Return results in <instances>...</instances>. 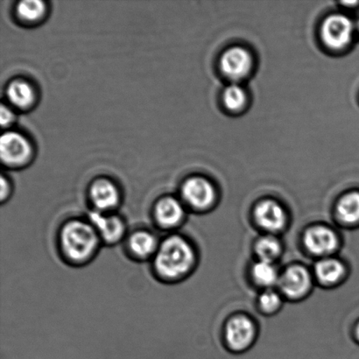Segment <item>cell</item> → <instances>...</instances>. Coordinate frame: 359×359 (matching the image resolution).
I'll return each instance as SVG.
<instances>
[{
  "label": "cell",
  "mask_w": 359,
  "mask_h": 359,
  "mask_svg": "<svg viewBox=\"0 0 359 359\" xmlns=\"http://www.w3.org/2000/svg\"><path fill=\"white\" fill-rule=\"evenodd\" d=\"M194 252L189 243L174 236L164 241L156 253V269L161 276L174 279L188 272L194 262Z\"/></svg>",
  "instance_id": "obj_1"
},
{
  "label": "cell",
  "mask_w": 359,
  "mask_h": 359,
  "mask_svg": "<svg viewBox=\"0 0 359 359\" xmlns=\"http://www.w3.org/2000/svg\"><path fill=\"white\" fill-rule=\"evenodd\" d=\"M98 234L93 224L82 221L66 224L61 232V245L68 258L76 262L89 258L97 248Z\"/></svg>",
  "instance_id": "obj_2"
},
{
  "label": "cell",
  "mask_w": 359,
  "mask_h": 359,
  "mask_svg": "<svg viewBox=\"0 0 359 359\" xmlns=\"http://www.w3.org/2000/svg\"><path fill=\"white\" fill-rule=\"evenodd\" d=\"M353 24L349 18L342 14L330 16L322 27L323 42L332 49L346 48L353 37Z\"/></svg>",
  "instance_id": "obj_3"
},
{
  "label": "cell",
  "mask_w": 359,
  "mask_h": 359,
  "mask_svg": "<svg viewBox=\"0 0 359 359\" xmlns=\"http://www.w3.org/2000/svg\"><path fill=\"white\" fill-rule=\"evenodd\" d=\"M31 146L28 140L19 133L7 132L0 139V156L3 163L18 166L29 159Z\"/></svg>",
  "instance_id": "obj_4"
},
{
  "label": "cell",
  "mask_w": 359,
  "mask_h": 359,
  "mask_svg": "<svg viewBox=\"0 0 359 359\" xmlns=\"http://www.w3.org/2000/svg\"><path fill=\"white\" fill-rule=\"evenodd\" d=\"M255 333V325L251 320L244 316H238L228 322L225 328V339L231 350L242 351L251 346Z\"/></svg>",
  "instance_id": "obj_5"
},
{
  "label": "cell",
  "mask_w": 359,
  "mask_h": 359,
  "mask_svg": "<svg viewBox=\"0 0 359 359\" xmlns=\"http://www.w3.org/2000/svg\"><path fill=\"white\" fill-rule=\"evenodd\" d=\"M182 193L186 202L198 210L206 209L215 199L213 186L207 180L201 177L189 179L183 184Z\"/></svg>",
  "instance_id": "obj_6"
},
{
  "label": "cell",
  "mask_w": 359,
  "mask_h": 359,
  "mask_svg": "<svg viewBox=\"0 0 359 359\" xmlns=\"http://www.w3.org/2000/svg\"><path fill=\"white\" fill-rule=\"evenodd\" d=\"M252 65L251 55L242 48L229 49L222 56L220 61L222 72L232 80L244 79L251 69Z\"/></svg>",
  "instance_id": "obj_7"
},
{
  "label": "cell",
  "mask_w": 359,
  "mask_h": 359,
  "mask_svg": "<svg viewBox=\"0 0 359 359\" xmlns=\"http://www.w3.org/2000/svg\"><path fill=\"white\" fill-rule=\"evenodd\" d=\"M280 290L287 297L300 298L308 293L311 287V277L307 269L300 266H290L285 271L279 280Z\"/></svg>",
  "instance_id": "obj_8"
},
{
  "label": "cell",
  "mask_w": 359,
  "mask_h": 359,
  "mask_svg": "<svg viewBox=\"0 0 359 359\" xmlns=\"http://www.w3.org/2000/svg\"><path fill=\"white\" fill-rule=\"evenodd\" d=\"M339 241L332 230L325 226L309 229L304 235V245L313 255L323 256L332 253L337 248Z\"/></svg>",
  "instance_id": "obj_9"
},
{
  "label": "cell",
  "mask_w": 359,
  "mask_h": 359,
  "mask_svg": "<svg viewBox=\"0 0 359 359\" xmlns=\"http://www.w3.org/2000/svg\"><path fill=\"white\" fill-rule=\"evenodd\" d=\"M90 221L98 236L108 243H115L124 235L125 224L117 216L107 215L102 211L90 214Z\"/></svg>",
  "instance_id": "obj_10"
},
{
  "label": "cell",
  "mask_w": 359,
  "mask_h": 359,
  "mask_svg": "<svg viewBox=\"0 0 359 359\" xmlns=\"http://www.w3.org/2000/svg\"><path fill=\"white\" fill-rule=\"evenodd\" d=\"M255 218L260 226L269 231L281 230L287 221L283 207L271 200L264 201L256 207Z\"/></svg>",
  "instance_id": "obj_11"
},
{
  "label": "cell",
  "mask_w": 359,
  "mask_h": 359,
  "mask_svg": "<svg viewBox=\"0 0 359 359\" xmlns=\"http://www.w3.org/2000/svg\"><path fill=\"white\" fill-rule=\"evenodd\" d=\"M90 198L98 211L110 210L118 205L119 193L114 183L102 179L91 186Z\"/></svg>",
  "instance_id": "obj_12"
},
{
  "label": "cell",
  "mask_w": 359,
  "mask_h": 359,
  "mask_svg": "<svg viewBox=\"0 0 359 359\" xmlns=\"http://www.w3.org/2000/svg\"><path fill=\"white\" fill-rule=\"evenodd\" d=\"M158 223L165 227H173L182 220L184 210L181 203L173 197H165L156 206Z\"/></svg>",
  "instance_id": "obj_13"
},
{
  "label": "cell",
  "mask_w": 359,
  "mask_h": 359,
  "mask_svg": "<svg viewBox=\"0 0 359 359\" xmlns=\"http://www.w3.org/2000/svg\"><path fill=\"white\" fill-rule=\"evenodd\" d=\"M6 95L10 103L18 108L29 107L35 100L34 88L21 80H16L10 83L6 90Z\"/></svg>",
  "instance_id": "obj_14"
},
{
  "label": "cell",
  "mask_w": 359,
  "mask_h": 359,
  "mask_svg": "<svg viewBox=\"0 0 359 359\" xmlns=\"http://www.w3.org/2000/svg\"><path fill=\"white\" fill-rule=\"evenodd\" d=\"M315 272L320 283L332 285L337 283L344 276V266L339 260L325 259L316 264Z\"/></svg>",
  "instance_id": "obj_15"
},
{
  "label": "cell",
  "mask_w": 359,
  "mask_h": 359,
  "mask_svg": "<svg viewBox=\"0 0 359 359\" xmlns=\"http://www.w3.org/2000/svg\"><path fill=\"white\" fill-rule=\"evenodd\" d=\"M337 217L343 223L354 224L359 222V193L351 192L342 197L337 206Z\"/></svg>",
  "instance_id": "obj_16"
},
{
  "label": "cell",
  "mask_w": 359,
  "mask_h": 359,
  "mask_svg": "<svg viewBox=\"0 0 359 359\" xmlns=\"http://www.w3.org/2000/svg\"><path fill=\"white\" fill-rule=\"evenodd\" d=\"M130 248L135 255L147 258L157 252V241L153 234L147 231L135 232L130 238Z\"/></svg>",
  "instance_id": "obj_17"
},
{
  "label": "cell",
  "mask_w": 359,
  "mask_h": 359,
  "mask_svg": "<svg viewBox=\"0 0 359 359\" xmlns=\"http://www.w3.org/2000/svg\"><path fill=\"white\" fill-rule=\"evenodd\" d=\"M252 277L259 286L265 287H273L280 280L279 274L273 263L262 262V260H259L253 266Z\"/></svg>",
  "instance_id": "obj_18"
},
{
  "label": "cell",
  "mask_w": 359,
  "mask_h": 359,
  "mask_svg": "<svg viewBox=\"0 0 359 359\" xmlns=\"http://www.w3.org/2000/svg\"><path fill=\"white\" fill-rule=\"evenodd\" d=\"M255 249L259 260L271 263L279 257L281 251L280 242L271 236L260 238Z\"/></svg>",
  "instance_id": "obj_19"
},
{
  "label": "cell",
  "mask_w": 359,
  "mask_h": 359,
  "mask_svg": "<svg viewBox=\"0 0 359 359\" xmlns=\"http://www.w3.org/2000/svg\"><path fill=\"white\" fill-rule=\"evenodd\" d=\"M46 10L44 2L40 0H25L17 6L18 16L25 21H36L43 15Z\"/></svg>",
  "instance_id": "obj_20"
},
{
  "label": "cell",
  "mask_w": 359,
  "mask_h": 359,
  "mask_svg": "<svg viewBox=\"0 0 359 359\" xmlns=\"http://www.w3.org/2000/svg\"><path fill=\"white\" fill-rule=\"evenodd\" d=\"M246 96L245 90L237 84H232L225 89L224 103L230 111H237L245 107Z\"/></svg>",
  "instance_id": "obj_21"
},
{
  "label": "cell",
  "mask_w": 359,
  "mask_h": 359,
  "mask_svg": "<svg viewBox=\"0 0 359 359\" xmlns=\"http://www.w3.org/2000/svg\"><path fill=\"white\" fill-rule=\"evenodd\" d=\"M281 300L280 295L272 290H266L260 295L259 306L264 311L271 313L280 308Z\"/></svg>",
  "instance_id": "obj_22"
},
{
  "label": "cell",
  "mask_w": 359,
  "mask_h": 359,
  "mask_svg": "<svg viewBox=\"0 0 359 359\" xmlns=\"http://www.w3.org/2000/svg\"><path fill=\"white\" fill-rule=\"evenodd\" d=\"M15 119L13 112L10 110L6 105H1V110H0V121H1L2 128L9 126Z\"/></svg>",
  "instance_id": "obj_23"
},
{
  "label": "cell",
  "mask_w": 359,
  "mask_h": 359,
  "mask_svg": "<svg viewBox=\"0 0 359 359\" xmlns=\"http://www.w3.org/2000/svg\"><path fill=\"white\" fill-rule=\"evenodd\" d=\"M6 186H8V183H7L5 181V179L2 177L1 179V197L2 200L5 198V197L7 196V193H8V189H6Z\"/></svg>",
  "instance_id": "obj_24"
},
{
  "label": "cell",
  "mask_w": 359,
  "mask_h": 359,
  "mask_svg": "<svg viewBox=\"0 0 359 359\" xmlns=\"http://www.w3.org/2000/svg\"><path fill=\"white\" fill-rule=\"evenodd\" d=\"M356 335H357L358 339L359 340V323L357 326Z\"/></svg>",
  "instance_id": "obj_25"
},
{
  "label": "cell",
  "mask_w": 359,
  "mask_h": 359,
  "mask_svg": "<svg viewBox=\"0 0 359 359\" xmlns=\"http://www.w3.org/2000/svg\"><path fill=\"white\" fill-rule=\"evenodd\" d=\"M357 27H358V30L359 31V20L358 21Z\"/></svg>",
  "instance_id": "obj_26"
}]
</instances>
